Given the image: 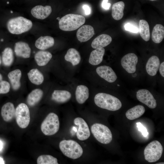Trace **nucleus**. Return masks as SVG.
Listing matches in <instances>:
<instances>
[{"mask_svg": "<svg viewBox=\"0 0 164 164\" xmlns=\"http://www.w3.org/2000/svg\"><path fill=\"white\" fill-rule=\"evenodd\" d=\"M164 62H163L161 63L159 67V71L160 74L161 76L164 77Z\"/></svg>", "mask_w": 164, "mask_h": 164, "instance_id": "obj_39", "label": "nucleus"}, {"mask_svg": "<svg viewBox=\"0 0 164 164\" xmlns=\"http://www.w3.org/2000/svg\"><path fill=\"white\" fill-rule=\"evenodd\" d=\"M71 97V93L66 90H55L52 95V99L53 100L60 103L68 101Z\"/></svg>", "mask_w": 164, "mask_h": 164, "instance_id": "obj_22", "label": "nucleus"}, {"mask_svg": "<svg viewBox=\"0 0 164 164\" xmlns=\"http://www.w3.org/2000/svg\"><path fill=\"white\" fill-rule=\"evenodd\" d=\"M28 76L30 81L36 85H40L44 81L43 74L37 69L30 70L28 73Z\"/></svg>", "mask_w": 164, "mask_h": 164, "instance_id": "obj_30", "label": "nucleus"}, {"mask_svg": "<svg viewBox=\"0 0 164 164\" xmlns=\"http://www.w3.org/2000/svg\"><path fill=\"white\" fill-rule=\"evenodd\" d=\"M108 0H103L102 2V7L106 10L108 9L111 5L110 3H108Z\"/></svg>", "mask_w": 164, "mask_h": 164, "instance_id": "obj_37", "label": "nucleus"}, {"mask_svg": "<svg viewBox=\"0 0 164 164\" xmlns=\"http://www.w3.org/2000/svg\"><path fill=\"white\" fill-rule=\"evenodd\" d=\"M92 133L95 138L103 144L110 143L112 139L111 131L107 126L100 123H95L91 127Z\"/></svg>", "mask_w": 164, "mask_h": 164, "instance_id": "obj_6", "label": "nucleus"}, {"mask_svg": "<svg viewBox=\"0 0 164 164\" xmlns=\"http://www.w3.org/2000/svg\"><path fill=\"white\" fill-rule=\"evenodd\" d=\"M32 26V22L22 16L9 19L7 23L9 31L14 34H21L29 31Z\"/></svg>", "mask_w": 164, "mask_h": 164, "instance_id": "obj_3", "label": "nucleus"}, {"mask_svg": "<svg viewBox=\"0 0 164 164\" xmlns=\"http://www.w3.org/2000/svg\"><path fill=\"white\" fill-rule=\"evenodd\" d=\"M43 91L40 89H36L32 90L28 95L27 102L30 106H33L37 104L41 100Z\"/></svg>", "mask_w": 164, "mask_h": 164, "instance_id": "obj_25", "label": "nucleus"}, {"mask_svg": "<svg viewBox=\"0 0 164 164\" xmlns=\"http://www.w3.org/2000/svg\"><path fill=\"white\" fill-rule=\"evenodd\" d=\"M2 60H1V57L0 56V66L1 64V63H2Z\"/></svg>", "mask_w": 164, "mask_h": 164, "instance_id": "obj_44", "label": "nucleus"}, {"mask_svg": "<svg viewBox=\"0 0 164 164\" xmlns=\"http://www.w3.org/2000/svg\"><path fill=\"white\" fill-rule=\"evenodd\" d=\"M125 30L134 33H137L139 32L138 28L132 24L128 23L124 26Z\"/></svg>", "mask_w": 164, "mask_h": 164, "instance_id": "obj_35", "label": "nucleus"}, {"mask_svg": "<svg viewBox=\"0 0 164 164\" xmlns=\"http://www.w3.org/2000/svg\"><path fill=\"white\" fill-rule=\"evenodd\" d=\"M3 148V143L0 140V151L2 150Z\"/></svg>", "mask_w": 164, "mask_h": 164, "instance_id": "obj_40", "label": "nucleus"}, {"mask_svg": "<svg viewBox=\"0 0 164 164\" xmlns=\"http://www.w3.org/2000/svg\"><path fill=\"white\" fill-rule=\"evenodd\" d=\"M136 96L139 101L145 104L149 108L153 109L156 107V100L148 90L145 89L138 90L137 92Z\"/></svg>", "mask_w": 164, "mask_h": 164, "instance_id": "obj_10", "label": "nucleus"}, {"mask_svg": "<svg viewBox=\"0 0 164 164\" xmlns=\"http://www.w3.org/2000/svg\"><path fill=\"white\" fill-rule=\"evenodd\" d=\"M138 61L137 55L133 53H128L121 59V64L122 67L129 73H132L136 70V65Z\"/></svg>", "mask_w": 164, "mask_h": 164, "instance_id": "obj_9", "label": "nucleus"}, {"mask_svg": "<svg viewBox=\"0 0 164 164\" xmlns=\"http://www.w3.org/2000/svg\"><path fill=\"white\" fill-rule=\"evenodd\" d=\"M145 111L144 107L141 105H136L128 110L126 112L127 118L130 120H133L141 117Z\"/></svg>", "mask_w": 164, "mask_h": 164, "instance_id": "obj_27", "label": "nucleus"}, {"mask_svg": "<svg viewBox=\"0 0 164 164\" xmlns=\"http://www.w3.org/2000/svg\"><path fill=\"white\" fill-rule=\"evenodd\" d=\"M152 39L155 43H161L164 38V27L161 24H156L154 27L152 34Z\"/></svg>", "mask_w": 164, "mask_h": 164, "instance_id": "obj_29", "label": "nucleus"}, {"mask_svg": "<svg viewBox=\"0 0 164 164\" xmlns=\"http://www.w3.org/2000/svg\"><path fill=\"white\" fill-rule=\"evenodd\" d=\"M164 162H160V163H156V164H164Z\"/></svg>", "mask_w": 164, "mask_h": 164, "instance_id": "obj_45", "label": "nucleus"}, {"mask_svg": "<svg viewBox=\"0 0 164 164\" xmlns=\"http://www.w3.org/2000/svg\"><path fill=\"white\" fill-rule=\"evenodd\" d=\"M15 112L14 104L9 102L5 104L2 107L1 114L4 121L8 122L11 121L15 116Z\"/></svg>", "mask_w": 164, "mask_h": 164, "instance_id": "obj_17", "label": "nucleus"}, {"mask_svg": "<svg viewBox=\"0 0 164 164\" xmlns=\"http://www.w3.org/2000/svg\"><path fill=\"white\" fill-rule=\"evenodd\" d=\"M85 19L82 15L69 14L63 16L59 20L60 29L67 31H73L77 29L85 22Z\"/></svg>", "mask_w": 164, "mask_h": 164, "instance_id": "obj_2", "label": "nucleus"}, {"mask_svg": "<svg viewBox=\"0 0 164 164\" xmlns=\"http://www.w3.org/2000/svg\"><path fill=\"white\" fill-rule=\"evenodd\" d=\"M60 128V121L58 116L56 114L50 113L42 122L41 129L45 135L50 136L55 134Z\"/></svg>", "mask_w": 164, "mask_h": 164, "instance_id": "obj_5", "label": "nucleus"}, {"mask_svg": "<svg viewBox=\"0 0 164 164\" xmlns=\"http://www.w3.org/2000/svg\"><path fill=\"white\" fill-rule=\"evenodd\" d=\"M22 73L19 69H16L10 72L8 76L12 87L14 90L19 89L21 86L20 79Z\"/></svg>", "mask_w": 164, "mask_h": 164, "instance_id": "obj_23", "label": "nucleus"}, {"mask_svg": "<svg viewBox=\"0 0 164 164\" xmlns=\"http://www.w3.org/2000/svg\"><path fill=\"white\" fill-rule=\"evenodd\" d=\"M38 164H58L57 159L50 155H42L37 159Z\"/></svg>", "mask_w": 164, "mask_h": 164, "instance_id": "obj_33", "label": "nucleus"}, {"mask_svg": "<svg viewBox=\"0 0 164 164\" xmlns=\"http://www.w3.org/2000/svg\"><path fill=\"white\" fill-rule=\"evenodd\" d=\"M82 8L86 15H89L91 13V10L90 7L87 5H84Z\"/></svg>", "mask_w": 164, "mask_h": 164, "instance_id": "obj_38", "label": "nucleus"}, {"mask_svg": "<svg viewBox=\"0 0 164 164\" xmlns=\"http://www.w3.org/2000/svg\"><path fill=\"white\" fill-rule=\"evenodd\" d=\"M14 52L17 56L24 58H28L30 57L31 49L28 43L20 41L15 43Z\"/></svg>", "mask_w": 164, "mask_h": 164, "instance_id": "obj_15", "label": "nucleus"}, {"mask_svg": "<svg viewBox=\"0 0 164 164\" xmlns=\"http://www.w3.org/2000/svg\"><path fill=\"white\" fill-rule=\"evenodd\" d=\"M138 130L145 137H147L149 135L146 128L140 122H138L136 123Z\"/></svg>", "mask_w": 164, "mask_h": 164, "instance_id": "obj_36", "label": "nucleus"}, {"mask_svg": "<svg viewBox=\"0 0 164 164\" xmlns=\"http://www.w3.org/2000/svg\"><path fill=\"white\" fill-rule=\"evenodd\" d=\"M2 78H3L2 76V75L0 73V81L2 80Z\"/></svg>", "mask_w": 164, "mask_h": 164, "instance_id": "obj_42", "label": "nucleus"}, {"mask_svg": "<svg viewBox=\"0 0 164 164\" xmlns=\"http://www.w3.org/2000/svg\"><path fill=\"white\" fill-rule=\"evenodd\" d=\"M10 88V84L8 81L3 80L0 81V94L7 93Z\"/></svg>", "mask_w": 164, "mask_h": 164, "instance_id": "obj_34", "label": "nucleus"}, {"mask_svg": "<svg viewBox=\"0 0 164 164\" xmlns=\"http://www.w3.org/2000/svg\"><path fill=\"white\" fill-rule=\"evenodd\" d=\"M88 87L84 85L78 86L75 91L76 99L77 102L80 104L84 103L89 97Z\"/></svg>", "mask_w": 164, "mask_h": 164, "instance_id": "obj_21", "label": "nucleus"}, {"mask_svg": "<svg viewBox=\"0 0 164 164\" xmlns=\"http://www.w3.org/2000/svg\"><path fill=\"white\" fill-rule=\"evenodd\" d=\"M52 11V8L50 6H43L38 5L32 8L31 12L35 18L38 19H43L47 18L50 14Z\"/></svg>", "mask_w": 164, "mask_h": 164, "instance_id": "obj_14", "label": "nucleus"}, {"mask_svg": "<svg viewBox=\"0 0 164 164\" xmlns=\"http://www.w3.org/2000/svg\"><path fill=\"white\" fill-rule=\"evenodd\" d=\"M160 65V61L156 56H153L148 60L146 65L147 73L150 76H153L157 73Z\"/></svg>", "mask_w": 164, "mask_h": 164, "instance_id": "obj_16", "label": "nucleus"}, {"mask_svg": "<svg viewBox=\"0 0 164 164\" xmlns=\"http://www.w3.org/2000/svg\"><path fill=\"white\" fill-rule=\"evenodd\" d=\"M94 31L92 26L89 25H84L81 27L77 30V37L80 42H86L94 35Z\"/></svg>", "mask_w": 164, "mask_h": 164, "instance_id": "obj_13", "label": "nucleus"}, {"mask_svg": "<svg viewBox=\"0 0 164 164\" xmlns=\"http://www.w3.org/2000/svg\"><path fill=\"white\" fill-rule=\"evenodd\" d=\"M104 52L105 49L103 48L96 49L92 51L89 57V63L93 65L99 64L102 61Z\"/></svg>", "mask_w": 164, "mask_h": 164, "instance_id": "obj_24", "label": "nucleus"}, {"mask_svg": "<svg viewBox=\"0 0 164 164\" xmlns=\"http://www.w3.org/2000/svg\"><path fill=\"white\" fill-rule=\"evenodd\" d=\"M74 124L78 126L77 133V138L80 141L87 139L90 136V132L86 122L82 118L77 117L74 120Z\"/></svg>", "mask_w": 164, "mask_h": 164, "instance_id": "obj_11", "label": "nucleus"}, {"mask_svg": "<svg viewBox=\"0 0 164 164\" xmlns=\"http://www.w3.org/2000/svg\"><path fill=\"white\" fill-rule=\"evenodd\" d=\"M54 44L53 37L50 36H41L36 40L35 46L39 50H44L53 46Z\"/></svg>", "mask_w": 164, "mask_h": 164, "instance_id": "obj_19", "label": "nucleus"}, {"mask_svg": "<svg viewBox=\"0 0 164 164\" xmlns=\"http://www.w3.org/2000/svg\"><path fill=\"white\" fill-rule=\"evenodd\" d=\"M0 164H5V162L3 158L1 157H0Z\"/></svg>", "mask_w": 164, "mask_h": 164, "instance_id": "obj_41", "label": "nucleus"}, {"mask_svg": "<svg viewBox=\"0 0 164 164\" xmlns=\"http://www.w3.org/2000/svg\"><path fill=\"white\" fill-rule=\"evenodd\" d=\"M139 25V32L141 36L145 41H149L150 38V34L148 22L145 20H140Z\"/></svg>", "mask_w": 164, "mask_h": 164, "instance_id": "obj_31", "label": "nucleus"}, {"mask_svg": "<svg viewBox=\"0 0 164 164\" xmlns=\"http://www.w3.org/2000/svg\"><path fill=\"white\" fill-rule=\"evenodd\" d=\"M59 148L65 156L73 159L80 157L83 152V149L80 144L72 140L61 141L59 143Z\"/></svg>", "mask_w": 164, "mask_h": 164, "instance_id": "obj_4", "label": "nucleus"}, {"mask_svg": "<svg viewBox=\"0 0 164 164\" xmlns=\"http://www.w3.org/2000/svg\"><path fill=\"white\" fill-rule=\"evenodd\" d=\"M52 57V55L50 52L46 51L40 50L35 54L34 58L38 65L43 66L48 63Z\"/></svg>", "mask_w": 164, "mask_h": 164, "instance_id": "obj_20", "label": "nucleus"}, {"mask_svg": "<svg viewBox=\"0 0 164 164\" xmlns=\"http://www.w3.org/2000/svg\"><path fill=\"white\" fill-rule=\"evenodd\" d=\"M65 60L70 62L73 66L78 65L81 60V56L79 52L76 49H69L65 56Z\"/></svg>", "mask_w": 164, "mask_h": 164, "instance_id": "obj_26", "label": "nucleus"}, {"mask_svg": "<svg viewBox=\"0 0 164 164\" xmlns=\"http://www.w3.org/2000/svg\"><path fill=\"white\" fill-rule=\"evenodd\" d=\"M112 40V38L109 35L102 34L94 39L92 42L91 46L93 48L95 49L103 48L109 44Z\"/></svg>", "mask_w": 164, "mask_h": 164, "instance_id": "obj_18", "label": "nucleus"}, {"mask_svg": "<svg viewBox=\"0 0 164 164\" xmlns=\"http://www.w3.org/2000/svg\"><path fill=\"white\" fill-rule=\"evenodd\" d=\"M150 0L151 1H154L157 0Z\"/></svg>", "mask_w": 164, "mask_h": 164, "instance_id": "obj_46", "label": "nucleus"}, {"mask_svg": "<svg viewBox=\"0 0 164 164\" xmlns=\"http://www.w3.org/2000/svg\"><path fill=\"white\" fill-rule=\"evenodd\" d=\"M2 61L5 66H11L14 61V55L12 49L10 47L5 48L2 53Z\"/></svg>", "mask_w": 164, "mask_h": 164, "instance_id": "obj_32", "label": "nucleus"}, {"mask_svg": "<svg viewBox=\"0 0 164 164\" xmlns=\"http://www.w3.org/2000/svg\"><path fill=\"white\" fill-rule=\"evenodd\" d=\"M97 74L101 78L109 83L115 81L117 76L110 67L107 66H101L98 67L96 70Z\"/></svg>", "mask_w": 164, "mask_h": 164, "instance_id": "obj_12", "label": "nucleus"}, {"mask_svg": "<svg viewBox=\"0 0 164 164\" xmlns=\"http://www.w3.org/2000/svg\"><path fill=\"white\" fill-rule=\"evenodd\" d=\"M136 76H137V74L136 73H135L134 74H132V76L133 77H135Z\"/></svg>", "mask_w": 164, "mask_h": 164, "instance_id": "obj_43", "label": "nucleus"}, {"mask_svg": "<svg viewBox=\"0 0 164 164\" xmlns=\"http://www.w3.org/2000/svg\"><path fill=\"white\" fill-rule=\"evenodd\" d=\"M94 101L98 107L112 111L119 109L122 106L121 102L116 97L104 93L97 94L94 97Z\"/></svg>", "mask_w": 164, "mask_h": 164, "instance_id": "obj_1", "label": "nucleus"}, {"mask_svg": "<svg viewBox=\"0 0 164 164\" xmlns=\"http://www.w3.org/2000/svg\"><path fill=\"white\" fill-rule=\"evenodd\" d=\"M125 5L124 2L122 1L118 2L113 4L111 15L114 19L119 20L122 18L124 15Z\"/></svg>", "mask_w": 164, "mask_h": 164, "instance_id": "obj_28", "label": "nucleus"}, {"mask_svg": "<svg viewBox=\"0 0 164 164\" xmlns=\"http://www.w3.org/2000/svg\"><path fill=\"white\" fill-rule=\"evenodd\" d=\"M163 150V147L159 141H152L146 146L144 149L145 159L150 162L157 161L161 157Z\"/></svg>", "mask_w": 164, "mask_h": 164, "instance_id": "obj_7", "label": "nucleus"}, {"mask_svg": "<svg viewBox=\"0 0 164 164\" xmlns=\"http://www.w3.org/2000/svg\"><path fill=\"white\" fill-rule=\"evenodd\" d=\"M18 125L22 128L28 126L30 121V114L27 105L24 103L19 104L15 109V115Z\"/></svg>", "mask_w": 164, "mask_h": 164, "instance_id": "obj_8", "label": "nucleus"}]
</instances>
